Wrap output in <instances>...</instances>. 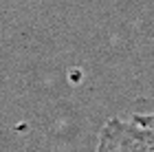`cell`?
I'll return each mask as SVG.
<instances>
[{"instance_id": "cell-1", "label": "cell", "mask_w": 154, "mask_h": 152, "mask_svg": "<svg viewBox=\"0 0 154 152\" xmlns=\"http://www.w3.org/2000/svg\"><path fill=\"white\" fill-rule=\"evenodd\" d=\"M95 152H154V113L106 121Z\"/></svg>"}]
</instances>
